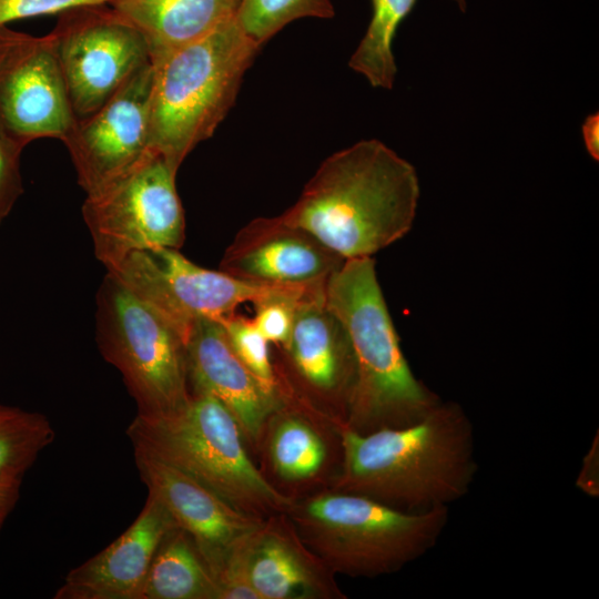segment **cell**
Instances as JSON below:
<instances>
[{
  "label": "cell",
  "mask_w": 599,
  "mask_h": 599,
  "mask_svg": "<svg viewBox=\"0 0 599 599\" xmlns=\"http://www.w3.org/2000/svg\"><path fill=\"white\" fill-rule=\"evenodd\" d=\"M419 193L415 167L368 139L325 159L280 216L345 260L373 257L410 231Z\"/></svg>",
  "instance_id": "cell-2"
},
{
  "label": "cell",
  "mask_w": 599,
  "mask_h": 599,
  "mask_svg": "<svg viewBox=\"0 0 599 599\" xmlns=\"http://www.w3.org/2000/svg\"><path fill=\"white\" fill-rule=\"evenodd\" d=\"M325 302L346 328L355 356L345 427L368 434L408 426L441 402L403 354L373 257L345 260L326 281Z\"/></svg>",
  "instance_id": "cell-3"
},
{
  "label": "cell",
  "mask_w": 599,
  "mask_h": 599,
  "mask_svg": "<svg viewBox=\"0 0 599 599\" xmlns=\"http://www.w3.org/2000/svg\"><path fill=\"white\" fill-rule=\"evenodd\" d=\"M143 37L152 64L235 17L238 0H109Z\"/></svg>",
  "instance_id": "cell-20"
},
{
  "label": "cell",
  "mask_w": 599,
  "mask_h": 599,
  "mask_svg": "<svg viewBox=\"0 0 599 599\" xmlns=\"http://www.w3.org/2000/svg\"><path fill=\"white\" fill-rule=\"evenodd\" d=\"M261 47L233 17L153 64L150 149L177 171L226 116Z\"/></svg>",
  "instance_id": "cell-4"
},
{
  "label": "cell",
  "mask_w": 599,
  "mask_h": 599,
  "mask_svg": "<svg viewBox=\"0 0 599 599\" xmlns=\"http://www.w3.org/2000/svg\"><path fill=\"white\" fill-rule=\"evenodd\" d=\"M148 494L184 530L219 581L244 539L263 519L245 515L176 467L134 450Z\"/></svg>",
  "instance_id": "cell-16"
},
{
  "label": "cell",
  "mask_w": 599,
  "mask_h": 599,
  "mask_svg": "<svg viewBox=\"0 0 599 599\" xmlns=\"http://www.w3.org/2000/svg\"><path fill=\"white\" fill-rule=\"evenodd\" d=\"M454 1L458 4L459 9H460L463 12L466 11V0H454Z\"/></svg>",
  "instance_id": "cell-30"
},
{
  "label": "cell",
  "mask_w": 599,
  "mask_h": 599,
  "mask_svg": "<svg viewBox=\"0 0 599 599\" xmlns=\"http://www.w3.org/2000/svg\"><path fill=\"white\" fill-rule=\"evenodd\" d=\"M186 356L191 393L220 400L235 418L248 453L257 454L265 423L281 403L278 388H268L246 367L216 319L193 324Z\"/></svg>",
  "instance_id": "cell-18"
},
{
  "label": "cell",
  "mask_w": 599,
  "mask_h": 599,
  "mask_svg": "<svg viewBox=\"0 0 599 599\" xmlns=\"http://www.w3.org/2000/svg\"><path fill=\"white\" fill-rule=\"evenodd\" d=\"M334 14L331 0H238L235 19L251 39L263 45L296 19H327Z\"/></svg>",
  "instance_id": "cell-24"
},
{
  "label": "cell",
  "mask_w": 599,
  "mask_h": 599,
  "mask_svg": "<svg viewBox=\"0 0 599 599\" xmlns=\"http://www.w3.org/2000/svg\"><path fill=\"white\" fill-rule=\"evenodd\" d=\"M416 0H372L373 16L349 67L374 88L392 89L397 72L393 40Z\"/></svg>",
  "instance_id": "cell-22"
},
{
  "label": "cell",
  "mask_w": 599,
  "mask_h": 599,
  "mask_svg": "<svg viewBox=\"0 0 599 599\" xmlns=\"http://www.w3.org/2000/svg\"><path fill=\"white\" fill-rule=\"evenodd\" d=\"M97 342L103 358L122 375L138 417L158 420L186 408L185 339L108 273L97 295Z\"/></svg>",
  "instance_id": "cell-7"
},
{
  "label": "cell",
  "mask_w": 599,
  "mask_h": 599,
  "mask_svg": "<svg viewBox=\"0 0 599 599\" xmlns=\"http://www.w3.org/2000/svg\"><path fill=\"white\" fill-rule=\"evenodd\" d=\"M109 0H0V26L22 18L61 13L65 10L108 3Z\"/></svg>",
  "instance_id": "cell-27"
},
{
  "label": "cell",
  "mask_w": 599,
  "mask_h": 599,
  "mask_svg": "<svg viewBox=\"0 0 599 599\" xmlns=\"http://www.w3.org/2000/svg\"><path fill=\"white\" fill-rule=\"evenodd\" d=\"M21 484L19 478L0 477V529L19 499Z\"/></svg>",
  "instance_id": "cell-28"
},
{
  "label": "cell",
  "mask_w": 599,
  "mask_h": 599,
  "mask_svg": "<svg viewBox=\"0 0 599 599\" xmlns=\"http://www.w3.org/2000/svg\"><path fill=\"white\" fill-rule=\"evenodd\" d=\"M140 599H221L219 581L181 528L170 530L159 545Z\"/></svg>",
  "instance_id": "cell-21"
},
{
  "label": "cell",
  "mask_w": 599,
  "mask_h": 599,
  "mask_svg": "<svg viewBox=\"0 0 599 599\" xmlns=\"http://www.w3.org/2000/svg\"><path fill=\"white\" fill-rule=\"evenodd\" d=\"M153 77L150 62L97 111L75 119L63 138L85 194L119 177L149 152Z\"/></svg>",
  "instance_id": "cell-14"
},
{
  "label": "cell",
  "mask_w": 599,
  "mask_h": 599,
  "mask_svg": "<svg viewBox=\"0 0 599 599\" xmlns=\"http://www.w3.org/2000/svg\"><path fill=\"white\" fill-rule=\"evenodd\" d=\"M24 145L0 124V224L23 192L20 156Z\"/></svg>",
  "instance_id": "cell-26"
},
{
  "label": "cell",
  "mask_w": 599,
  "mask_h": 599,
  "mask_svg": "<svg viewBox=\"0 0 599 599\" xmlns=\"http://www.w3.org/2000/svg\"><path fill=\"white\" fill-rule=\"evenodd\" d=\"M582 136L590 156L599 160V113L588 115L582 124Z\"/></svg>",
  "instance_id": "cell-29"
},
{
  "label": "cell",
  "mask_w": 599,
  "mask_h": 599,
  "mask_svg": "<svg viewBox=\"0 0 599 599\" xmlns=\"http://www.w3.org/2000/svg\"><path fill=\"white\" fill-rule=\"evenodd\" d=\"M275 376L298 397L344 424L356 364L346 328L323 293L298 303L288 341L275 346Z\"/></svg>",
  "instance_id": "cell-11"
},
{
  "label": "cell",
  "mask_w": 599,
  "mask_h": 599,
  "mask_svg": "<svg viewBox=\"0 0 599 599\" xmlns=\"http://www.w3.org/2000/svg\"><path fill=\"white\" fill-rule=\"evenodd\" d=\"M50 33L75 119L92 114L151 62L142 34L108 3L59 13Z\"/></svg>",
  "instance_id": "cell-10"
},
{
  "label": "cell",
  "mask_w": 599,
  "mask_h": 599,
  "mask_svg": "<svg viewBox=\"0 0 599 599\" xmlns=\"http://www.w3.org/2000/svg\"><path fill=\"white\" fill-rule=\"evenodd\" d=\"M342 463L328 490L416 512L466 496L478 471L470 418L440 402L418 422L358 434L341 424Z\"/></svg>",
  "instance_id": "cell-1"
},
{
  "label": "cell",
  "mask_w": 599,
  "mask_h": 599,
  "mask_svg": "<svg viewBox=\"0 0 599 599\" xmlns=\"http://www.w3.org/2000/svg\"><path fill=\"white\" fill-rule=\"evenodd\" d=\"M176 172L150 149L129 171L85 194L83 220L105 268L135 251L183 245L185 217Z\"/></svg>",
  "instance_id": "cell-8"
},
{
  "label": "cell",
  "mask_w": 599,
  "mask_h": 599,
  "mask_svg": "<svg viewBox=\"0 0 599 599\" xmlns=\"http://www.w3.org/2000/svg\"><path fill=\"white\" fill-rule=\"evenodd\" d=\"M106 273L164 317L185 342L199 319L219 321L243 303L298 286L258 284L204 268L172 247L132 252Z\"/></svg>",
  "instance_id": "cell-9"
},
{
  "label": "cell",
  "mask_w": 599,
  "mask_h": 599,
  "mask_svg": "<svg viewBox=\"0 0 599 599\" xmlns=\"http://www.w3.org/2000/svg\"><path fill=\"white\" fill-rule=\"evenodd\" d=\"M281 403L260 441V470L293 500L325 490L342 463L341 424L298 397L276 377Z\"/></svg>",
  "instance_id": "cell-13"
},
{
  "label": "cell",
  "mask_w": 599,
  "mask_h": 599,
  "mask_svg": "<svg viewBox=\"0 0 599 599\" xmlns=\"http://www.w3.org/2000/svg\"><path fill=\"white\" fill-rule=\"evenodd\" d=\"M344 261L309 232L278 215L257 217L242 227L219 270L258 284L300 285L325 283Z\"/></svg>",
  "instance_id": "cell-17"
},
{
  "label": "cell",
  "mask_w": 599,
  "mask_h": 599,
  "mask_svg": "<svg viewBox=\"0 0 599 599\" xmlns=\"http://www.w3.org/2000/svg\"><path fill=\"white\" fill-rule=\"evenodd\" d=\"M219 322L237 357L265 386L276 389L270 342L257 329L252 318L233 313Z\"/></svg>",
  "instance_id": "cell-25"
},
{
  "label": "cell",
  "mask_w": 599,
  "mask_h": 599,
  "mask_svg": "<svg viewBox=\"0 0 599 599\" xmlns=\"http://www.w3.org/2000/svg\"><path fill=\"white\" fill-rule=\"evenodd\" d=\"M177 527L148 494L131 526L99 554L70 570L54 599H140L151 561L165 535Z\"/></svg>",
  "instance_id": "cell-19"
},
{
  "label": "cell",
  "mask_w": 599,
  "mask_h": 599,
  "mask_svg": "<svg viewBox=\"0 0 599 599\" xmlns=\"http://www.w3.org/2000/svg\"><path fill=\"white\" fill-rule=\"evenodd\" d=\"M54 437L43 414L0 404V477L23 479Z\"/></svg>",
  "instance_id": "cell-23"
},
{
  "label": "cell",
  "mask_w": 599,
  "mask_h": 599,
  "mask_svg": "<svg viewBox=\"0 0 599 599\" xmlns=\"http://www.w3.org/2000/svg\"><path fill=\"white\" fill-rule=\"evenodd\" d=\"M287 514L324 564L352 578L399 571L436 545L448 521L447 506L406 512L328 489L295 499Z\"/></svg>",
  "instance_id": "cell-5"
},
{
  "label": "cell",
  "mask_w": 599,
  "mask_h": 599,
  "mask_svg": "<svg viewBox=\"0 0 599 599\" xmlns=\"http://www.w3.org/2000/svg\"><path fill=\"white\" fill-rule=\"evenodd\" d=\"M126 435L134 450L176 467L245 515L264 519L294 501L266 480L235 418L209 393H191L186 408L172 417L135 416Z\"/></svg>",
  "instance_id": "cell-6"
},
{
  "label": "cell",
  "mask_w": 599,
  "mask_h": 599,
  "mask_svg": "<svg viewBox=\"0 0 599 599\" xmlns=\"http://www.w3.org/2000/svg\"><path fill=\"white\" fill-rule=\"evenodd\" d=\"M75 116L51 33L42 37L0 26V124L24 146L63 140Z\"/></svg>",
  "instance_id": "cell-12"
},
{
  "label": "cell",
  "mask_w": 599,
  "mask_h": 599,
  "mask_svg": "<svg viewBox=\"0 0 599 599\" xmlns=\"http://www.w3.org/2000/svg\"><path fill=\"white\" fill-rule=\"evenodd\" d=\"M335 576L284 511L264 518L244 539L219 585L247 582L260 599H346Z\"/></svg>",
  "instance_id": "cell-15"
}]
</instances>
